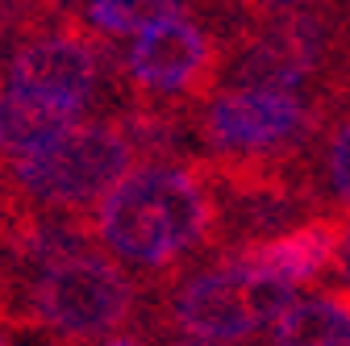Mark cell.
Listing matches in <instances>:
<instances>
[{
	"label": "cell",
	"mask_w": 350,
	"mask_h": 346,
	"mask_svg": "<svg viewBox=\"0 0 350 346\" xmlns=\"http://www.w3.org/2000/svg\"><path fill=\"white\" fill-rule=\"evenodd\" d=\"M92 230L117 263L167 284L188 258L217 246L221 196L200 159L138 163L100 200V209L92 213Z\"/></svg>",
	"instance_id": "1"
},
{
	"label": "cell",
	"mask_w": 350,
	"mask_h": 346,
	"mask_svg": "<svg viewBox=\"0 0 350 346\" xmlns=\"http://www.w3.org/2000/svg\"><path fill=\"white\" fill-rule=\"evenodd\" d=\"M146 296L138 280L117 267L113 254H75L38 271L33 280L5 284L9 334L25 330L46 346H92L142 321Z\"/></svg>",
	"instance_id": "2"
},
{
	"label": "cell",
	"mask_w": 350,
	"mask_h": 346,
	"mask_svg": "<svg viewBox=\"0 0 350 346\" xmlns=\"http://www.w3.org/2000/svg\"><path fill=\"white\" fill-rule=\"evenodd\" d=\"M296 305V288L238 263H213L163 284V300H146L138 330L150 338L180 334L213 346H238L267 334Z\"/></svg>",
	"instance_id": "3"
},
{
	"label": "cell",
	"mask_w": 350,
	"mask_h": 346,
	"mask_svg": "<svg viewBox=\"0 0 350 346\" xmlns=\"http://www.w3.org/2000/svg\"><path fill=\"white\" fill-rule=\"evenodd\" d=\"M142 159L129 134L109 121H83L46 150L9 159L5 167V209L92 217V209L134 171Z\"/></svg>",
	"instance_id": "4"
},
{
	"label": "cell",
	"mask_w": 350,
	"mask_h": 346,
	"mask_svg": "<svg viewBox=\"0 0 350 346\" xmlns=\"http://www.w3.org/2000/svg\"><path fill=\"white\" fill-rule=\"evenodd\" d=\"M317 129L321 105L284 88H221L200 105L192 121L208 163L262 171L313 167Z\"/></svg>",
	"instance_id": "5"
},
{
	"label": "cell",
	"mask_w": 350,
	"mask_h": 346,
	"mask_svg": "<svg viewBox=\"0 0 350 346\" xmlns=\"http://www.w3.org/2000/svg\"><path fill=\"white\" fill-rule=\"evenodd\" d=\"M350 51V17L325 13H296V17H267L246 21L226 42L221 79L230 88H284L300 92L321 79H334Z\"/></svg>",
	"instance_id": "6"
},
{
	"label": "cell",
	"mask_w": 350,
	"mask_h": 346,
	"mask_svg": "<svg viewBox=\"0 0 350 346\" xmlns=\"http://www.w3.org/2000/svg\"><path fill=\"white\" fill-rule=\"evenodd\" d=\"M221 67L226 46H217L196 21L175 17L134 38V46L121 55L117 88L125 101L188 109L213 96Z\"/></svg>",
	"instance_id": "7"
},
{
	"label": "cell",
	"mask_w": 350,
	"mask_h": 346,
	"mask_svg": "<svg viewBox=\"0 0 350 346\" xmlns=\"http://www.w3.org/2000/svg\"><path fill=\"white\" fill-rule=\"evenodd\" d=\"M109 71H121V55L113 51V42L63 17L13 42L5 88L42 92L88 113V105L109 83Z\"/></svg>",
	"instance_id": "8"
},
{
	"label": "cell",
	"mask_w": 350,
	"mask_h": 346,
	"mask_svg": "<svg viewBox=\"0 0 350 346\" xmlns=\"http://www.w3.org/2000/svg\"><path fill=\"white\" fill-rule=\"evenodd\" d=\"M342 226H346L342 217H317V222H304V226H296L288 234L226 250V254H217L213 263H238V267H250V271H262L271 280H284V284L300 288V284L321 280L334 267Z\"/></svg>",
	"instance_id": "9"
},
{
	"label": "cell",
	"mask_w": 350,
	"mask_h": 346,
	"mask_svg": "<svg viewBox=\"0 0 350 346\" xmlns=\"http://www.w3.org/2000/svg\"><path fill=\"white\" fill-rule=\"evenodd\" d=\"M92 217H63V213H29L5 209V254H9V280H33L55 263H67L75 254L92 250Z\"/></svg>",
	"instance_id": "10"
},
{
	"label": "cell",
	"mask_w": 350,
	"mask_h": 346,
	"mask_svg": "<svg viewBox=\"0 0 350 346\" xmlns=\"http://www.w3.org/2000/svg\"><path fill=\"white\" fill-rule=\"evenodd\" d=\"M0 109H5V117H0L5 159L38 155L51 142H59L63 134H71L75 125H83V109L55 101V96H42V92H25V88H5Z\"/></svg>",
	"instance_id": "11"
},
{
	"label": "cell",
	"mask_w": 350,
	"mask_h": 346,
	"mask_svg": "<svg viewBox=\"0 0 350 346\" xmlns=\"http://www.w3.org/2000/svg\"><path fill=\"white\" fill-rule=\"evenodd\" d=\"M262 346H350V300L342 292L296 296L262 334Z\"/></svg>",
	"instance_id": "12"
},
{
	"label": "cell",
	"mask_w": 350,
	"mask_h": 346,
	"mask_svg": "<svg viewBox=\"0 0 350 346\" xmlns=\"http://www.w3.org/2000/svg\"><path fill=\"white\" fill-rule=\"evenodd\" d=\"M67 17L113 42V38L146 34L163 21L184 17V0H79L75 13H67Z\"/></svg>",
	"instance_id": "13"
},
{
	"label": "cell",
	"mask_w": 350,
	"mask_h": 346,
	"mask_svg": "<svg viewBox=\"0 0 350 346\" xmlns=\"http://www.w3.org/2000/svg\"><path fill=\"white\" fill-rule=\"evenodd\" d=\"M234 9L246 21H267V17H296V13H334V0H234Z\"/></svg>",
	"instance_id": "14"
},
{
	"label": "cell",
	"mask_w": 350,
	"mask_h": 346,
	"mask_svg": "<svg viewBox=\"0 0 350 346\" xmlns=\"http://www.w3.org/2000/svg\"><path fill=\"white\" fill-rule=\"evenodd\" d=\"M334 276H338V292L350 300V217L342 226V242H338V258H334Z\"/></svg>",
	"instance_id": "15"
},
{
	"label": "cell",
	"mask_w": 350,
	"mask_h": 346,
	"mask_svg": "<svg viewBox=\"0 0 350 346\" xmlns=\"http://www.w3.org/2000/svg\"><path fill=\"white\" fill-rule=\"evenodd\" d=\"M105 346H150V334H142V330H121V334H113Z\"/></svg>",
	"instance_id": "16"
},
{
	"label": "cell",
	"mask_w": 350,
	"mask_h": 346,
	"mask_svg": "<svg viewBox=\"0 0 350 346\" xmlns=\"http://www.w3.org/2000/svg\"><path fill=\"white\" fill-rule=\"evenodd\" d=\"M5 346H17V338H13V334H5Z\"/></svg>",
	"instance_id": "17"
},
{
	"label": "cell",
	"mask_w": 350,
	"mask_h": 346,
	"mask_svg": "<svg viewBox=\"0 0 350 346\" xmlns=\"http://www.w3.org/2000/svg\"><path fill=\"white\" fill-rule=\"evenodd\" d=\"M208 5H234V0H208Z\"/></svg>",
	"instance_id": "18"
}]
</instances>
